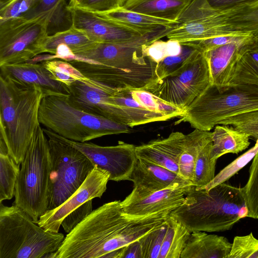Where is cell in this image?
Masks as SVG:
<instances>
[{
	"label": "cell",
	"instance_id": "obj_6",
	"mask_svg": "<svg viewBox=\"0 0 258 258\" xmlns=\"http://www.w3.org/2000/svg\"><path fill=\"white\" fill-rule=\"evenodd\" d=\"M64 237L40 227L19 207L0 204V258L49 257Z\"/></svg>",
	"mask_w": 258,
	"mask_h": 258
},
{
	"label": "cell",
	"instance_id": "obj_21",
	"mask_svg": "<svg viewBox=\"0 0 258 258\" xmlns=\"http://www.w3.org/2000/svg\"><path fill=\"white\" fill-rule=\"evenodd\" d=\"M130 181L133 182L134 187L148 191L193 185L179 174L142 159H138Z\"/></svg>",
	"mask_w": 258,
	"mask_h": 258
},
{
	"label": "cell",
	"instance_id": "obj_9",
	"mask_svg": "<svg viewBox=\"0 0 258 258\" xmlns=\"http://www.w3.org/2000/svg\"><path fill=\"white\" fill-rule=\"evenodd\" d=\"M48 138L51 162L47 210L68 200L84 183L95 166L82 152L61 136L43 128Z\"/></svg>",
	"mask_w": 258,
	"mask_h": 258
},
{
	"label": "cell",
	"instance_id": "obj_26",
	"mask_svg": "<svg viewBox=\"0 0 258 258\" xmlns=\"http://www.w3.org/2000/svg\"><path fill=\"white\" fill-rule=\"evenodd\" d=\"M132 89L116 90L111 95L112 100L124 111L129 126L170 119L166 115L145 107L132 96Z\"/></svg>",
	"mask_w": 258,
	"mask_h": 258
},
{
	"label": "cell",
	"instance_id": "obj_25",
	"mask_svg": "<svg viewBox=\"0 0 258 258\" xmlns=\"http://www.w3.org/2000/svg\"><path fill=\"white\" fill-rule=\"evenodd\" d=\"M192 0H127L126 9L176 23V20Z\"/></svg>",
	"mask_w": 258,
	"mask_h": 258
},
{
	"label": "cell",
	"instance_id": "obj_3",
	"mask_svg": "<svg viewBox=\"0 0 258 258\" xmlns=\"http://www.w3.org/2000/svg\"><path fill=\"white\" fill-rule=\"evenodd\" d=\"M248 214L243 188L223 182L209 190L192 186L170 215L191 232H212L230 230Z\"/></svg>",
	"mask_w": 258,
	"mask_h": 258
},
{
	"label": "cell",
	"instance_id": "obj_27",
	"mask_svg": "<svg viewBox=\"0 0 258 258\" xmlns=\"http://www.w3.org/2000/svg\"><path fill=\"white\" fill-rule=\"evenodd\" d=\"M249 137L233 126L219 124L212 132V160H217L227 153L237 154L249 146Z\"/></svg>",
	"mask_w": 258,
	"mask_h": 258
},
{
	"label": "cell",
	"instance_id": "obj_28",
	"mask_svg": "<svg viewBox=\"0 0 258 258\" xmlns=\"http://www.w3.org/2000/svg\"><path fill=\"white\" fill-rule=\"evenodd\" d=\"M211 141L212 132L210 131L195 129L186 135L184 148L179 161V174L192 183L198 156L202 149Z\"/></svg>",
	"mask_w": 258,
	"mask_h": 258
},
{
	"label": "cell",
	"instance_id": "obj_5",
	"mask_svg": "<svg viewBox=\"0 0 258 258\" xmlns=\"http://www.w3.org/2000/svg\"><path fill=\"white\" fill-rule=\"evenodd\" d=\"M258 110V86L210 84L183 111L177 122L210 131L232 116Z\"/></svg>",
	"mask_w": 258,
	"mask_h": 258
},
{
	"label": "cell",
	"instance_id": "obj_7",
	"mask_svg": "<svg viewBox=\"0 0 258 258\" xmlns=\"http://www.w3.org/2000/svg\"><path fill=\"white\" fill-rule=\"evenodd\" d=\"M40 123L71 140L86 142L103 136L129 133L131 127L94 115L73 105L68 97H44L39 110Z\"/></svg>",
	"mask_w": 258,
	"mask_h": 258
},
{
	"label": "cell",
	"instance_id": "obj_4",
	"mask_svg": "<svg viewBox=\"0 0 258 258\" xmlns=\"http://www.w3.org/2000/svg\"><path fill=\"white\" fill-rule=\"evenodd\" d=\"M43 92L38 87L0 75L1 138L20 164L37 128Z\"/></svg>",
	"mask_w": 258,
	"mask_h": 258
},
{
	"label": "cell",
	"instance_id": "obj_43",
	"mask_svg": "<svg viewBox=\"0 0 258 258\" xmlns=\"http://www.w3.org/2000/svg\"><path fill=\"white\" fill-rule=\"evenodd\" d=\"M196 49L182 45L181 52L177 55L168 56L157 63L156 72L159 82L181 67Z\"/></svg>",
	"mask_w": 258,
	"mask_h": 258
},
{
	"label": "cell",
	"instance_id": "obj_40",
	"mask_svg": "<svg viewBox=\"0 0 258 258\" xmlns=\"http://www.w3.org/2000/svg\"><path fill=\"white\" fill-rule=\"evenodd\" d=\"M166 229V220L159 226L140 238L143 258H159Z\"/></svg>",
	"mask_w": 258,
	"mask_h": 258
},
{
	"label": "cell",
	"instance_id": "obj_45",
	"mask_svg": "<svg viewBox=\"0 0 258 258\" xmlns=\"http://www.w3.org/2000/svg\"><path fill=\"white\" fill-rule=\"evenodd\" d=\"M126 1L127 0H81L76 8L86 11L100 14L123 7Z\"/></svg>",
	"mask_w": 258,
	"mask_h": 258
},
{
	"label": "cell",
	"instance_id": "obj_34",
	"mask_svg": "<svg viewBox=\"0 0 258 258\" xmlns=\"http://www.w3.org/2000/svg\"><path fill=\"white\" fill-rule=\"evenodd\" d=\"M212 141L201 151L196 159L192 184L196 188H201L210 183L215 177L217 160H212L211 153Z\"/></svg>",
	"mask_w": 258,
	"mask_h": 258
},
{
	"label": "cell",
	"instance_id": "obj_10",
	"mask_svg": "<svg viewBox=\"0 0 258 258\" xmlns=\"http://www.w3.org/2000/svg\"><path fill=\"white\" fill-rule=\"evenodd\" d=\"M210 84L208 60L195 49L181 67L147 91L184 111Z\"/></svg>",
	"mask_w": 258,
	"mask_h": 258
},
{
	"label": "cell",
	"instance_id": "obj_36",
	"mask_svg": "<svg viewBox=\"0 0 258 258\" xmlns=\"http://www.w3.org/2000/svg\"><path fill=\"white\" fill-rule=\"evenodd\" d=\"M34 2L35 0H0V25L23 21Z\"/></svg>",
	"mask_w": 258,
	"mask_h": 258
},
{
	"label": "cell",
	"instance_id": "obj_14",
	"mask_svg": "<svg viewBox=\"0 0 258 258\" xmlns=\"http://www.w3.org/2000/svg\"><path fill=\"white\" fill-rule=\"evenodd\" d=\"M69 88L70 94L68 99L76 107L128 126L122 108L111 97L116 90L88 78L84 81L74 82Z\"/></svg>",
	"mask_w": 258,
	"mask_h": 258
},
{
	"label": "cell",
	"instance_id": "obj_37",
	"mask_svg": "<svg viewBox=\"0 0 258 258\" xmlns=\"http://www.w3.org/2000/svg\"><path fill=\"white\" fill-rule=\"evenodd\" d=\"M257 152L258 144H255L252 148L222 169L210 183L201 188H197L209 190L219 184L225 182L253 159Z\"/></svg>",
	"mask_w": 258,
	"mask_h": 258
},
{
	"label": "cell",
	"instance_id": "obj_48",
	"mask_svg": "<svg viewBox=\"0 0 258 258\" xmlns=\"http://www.w3.org/2000/svg\"><path fill=\"white\" fill-rule=\"evenodd\" d=\"M256 1L257 0H207L212 7L219 10L250 3Z\"/></svg>",
	"mask_w": 258,
	"mask_h": 258
},
{
	"label": "cell",
	"instance_id": "obj_39",
	"mask_svg": "<svg viewBox=\"0 0 258 258\" xmlns=\"http://www.w3.org/2000/svg\"><path fill=\"white\" fill-rule=\"evenodd\" d=\"M181 49L179 42L171 39L166 41L158 39L143 45L145 54L157 63L167 56L178 55Z\"/></svg>",
	"mask_w": 258,
	"mask_h": 258
},
{
	"label": "cell",
	"instance_id": "obj_12",
	"mask_svg": "<svg viewBox=\"0 0 258 258\" xmlns=\"http://www.w3.org/2000/svg\"><path fill=\"white\" fill-rule=\"evenodd\" d=\"M176 22L166 37L180 43L245 33L236 31L226 22L220 11L212 7L207 0H192Z\"/></svg>",
	"mask_w": 258,
	"mask_h": 258
},
{
	"label": "cell",
	"instance_id": "obj_32",
	"mask_svg": "<svg viewBox=\"0 0 258 258\" xmlns=\"http://www.w3.org/2000/svg\"><path fill=\"white\" fill-rule=\"evenodd\" d=\"M95 42L82 31L72 26L69 29L48 36L43 46L44 53L54 54L57 46L63 44L76 54L86 50Z\"/></svg>",
	"mask_w": 258,
	"mask_h": 258
},
{
	"label": "cell",
	"instance_id": "obj_46",
	"mask_svg": "<svg viewBox=\"0 0 258 258\" xmlns=\"http://www.w3.org/2000/svg\"><path fill=\"white\" fill-rule=\"evenodd\" d=\"M92 200H90L68 215L61 224L65 232L67 233L71 232L92 212Z\"/></svg>",
	"mask_w": 258,
	"mask_h": 258
},
{
	"label": "cell",
	"instance_id": "obj_22",
	"mask_svg": "<svg viewBox=\"0 0 258 258\" xmlns=\"http://www.w3.org/2000/svg\"><path fill=\"white\" fill-rule=\"evenodd\" d=\"M98 14L144 35H161L165 37L176 24L134 12L124 7Z\"/></svg>",
	"mask_w": 258,
	"mask_h": 258
},
{
	"label": "cell",
	"instance_id": "obj_47",
	"mask_svg": "<svg viewBox=\"0 0 258 258\" xmlns=\"http://www.w3.org/2000/svg\"><path fill=\"white\" fill-rule=\"evenodd\" d=\"M121 258H143L142 246L140 238L123 248Z\"/></svg>",
	"mask_w": 258,
	"mask_h": 258
},
{
	"label": "cell",
	"instance_id": "obj_18",
	"mask_svg": "<svg viewBox=\"0 0 258 258\" xmlns=\"http://www.w3.org/2000/svg\"><path fill=\"white\" fill-rule=\"evenodd\" d=\"M1 75L9 76L23 83L39 87L43 96L69 97L68 86L54 78L42 62H25L0 66Z\"/></svg>",
	"mask_w": 258,
	"mask_h": 258
},
{
	"label": "cell",
	"instance_id": "obj_23",
	"mask_svg": "<svg viewBox=\"0 0 258 258\" xmlns=\"http://www.w3.org/2000/svg\"><path fill=\"white\" fill-rule=\"evenodd\" d=\"M39 18L48 20V36L69 29L73 26L72 13L67 0H35L23 21Z\"/></svg>",
	"mask_w": 258,
	"mask_h": 258
},
{
	"label": "cell",
	"instance_id": "obj_31",
	"mask_svg": "<svg viewBox=\"0 0 258 258\" xmlns=\"http://www.w3.org/2000/svg\"><path fill=\"white\" fill-rule=\"evenodd\" d=\"M230 84L258 86V40L254 38L237 61Z\"/></svg>",
	"mask_w": 258,
	"mask_h": 258
},
{
	"label": "cell",
	"instance_id": "obj_13",
	"mask_svg": "<svg viewBox=\"0 0 258 258\" xmlns=\"http://www.w3.org/2000/svg\"><path fill=\"white\" fill-rule=\"evenodd\" d=\"M62 137L85 155L94 166L108 171L109 180H130L138 159L134 145L119 142L115 146H101Z\"/></svg>",
	"mask_w": 258,
	"mask_h": 258
},
{
	"label": "cell",
	"instance_id": "obj_15",
	"mask_svg": "<svg viewBox=\"0 0 258 258\" xmlns=\"http://www.w3.org/2000/svg\"><path fill=\"white\" fill-rule=\"evenodd\" d=\"M69 8L72 13L73 26L82 31L92 40L96 42H151L164 37L161 35H144L107 19L98 14L86 11L76 7Z\"/></svg>",
	"mask_w": 258,
	"mask_h": 258
},
{
	"label": "cell",
	"instance_id": "obj_44",
	"mask_svg": "<svg viewBox=\"0 0 258 258\" xmlns=\"http://www.w3.org/2000/svg\"><path fill=\"white\" fill-rule=\"evenodd\" d=\"M252 36L248 33L221 35L208 39L188 41L180 43L190 46L199 51L205 52L228 43L244 40Z\"/></svg>",
	"mask_w": 258,
	"mask_h": 258
},
{
	"label": "cell",
	"instance_id": "obj_19",
	"mask_svg": "<svg viewBox=\"0 0 258 258\" xmlns=\"http://www.w3.org/2000/svg\"><path fill=\"white\" fill-rule=\"evenodd\" d=\"M185 138L186 135L174 132L166 138L136 146L137 156L179 174V161Z\"/></svg>",
	"mask_w": 258,
	"mask_h": 258
},
{
	"label": "cell",
	"instance_id": "obj_38",
	"mask_svg": "<svg viewBox=\"0 0 258 258\" xmlns=\"http://www.w3.org/2000/svg\"><path fill=\"white\" fill-rule=\"evenodd\" d=\"M249 169L248 181L242 188L248 210L247 217L258 219V152Z\"/></svg>",
	"mask_w": 258,
	"mask_h": 258
},
{
	"label": "cell",
	"instance_id": "obj_1",
	"mask_svg": "<svg viewBox=\"0 0 258 258\" xmlns=\"http://www.w3.org/2000/svg\"><path fill=\"white\" fill-rule=\"evenodd\" d=\"M169 215L129 219L123 215L120 201L106 203L68 233L49 257L121 258L124 247L159 226Z\"/></svg>",
	"mask_w": 258,
	"mask_h": 258
},
{
	"label": "cell",
	"instance_id": "obj_42",
	"mask_svg": "<svg viewBox=\"0 0 258 258\" xmlns=\"http://www.w3.org/2000/svg\"><path fill=\"white\" fill-rule=\"evenodd\" d=\"M227 258H258V239L251 232L235 236Z\"/></svg>",
	"mask_w": 258,
	"mask_h": 258
},
{
	"label": "cell",
	"instance_id": "obj_8",
	"mask_svg": "<svg viewBox=\"0 0 258 258\" xmlns=\"http://www.w3.org/2000/svg\"><path fill=\"white\" fill-rule=\"evenodd\" d=\"M17 179L15 205L37 223L47 210L51 162L48 140L39 125L26 152Z\"/></svg>",
	"mask_w": 258,
	"mask_h": 258
},
{
	"label": "cell",
	"instance_id": "obj_20",
	"mask_svg": "<svg viewBox=\"0 0 258 258\" xmlns=\"http://www.w3.org/2000/svg\"><path fill=\"white\" fill-rule=\"evenodd\" d=\"M253 39L251 36L244 40L228 43L203 52L209 63L211 84H230L237 61Z\"/></svg>",
	"mask_w": 258,
	"mask_h": 258
},
{
	"label": "cell",
	"instance_id": "obj_24",
	"mask_svg": "<svg viewBox=\"0 0 258 258\" xmlns=\"http://www.w3.org/2000/svg\"><path fill=\"white\" fill-rule=\"evenodd\" d=\"M231 246L224 236L193 231L180 258H227Z\"/></svg>",
	"mask_w": 258,
	"mask_h": 258
},
{
	"label": "cell",
	"instance_id": "obj_2",
	"mask_svg": "<svg viewBox=\"0 0 258 258\" xmlns=\"http://www.w3.org/2000/svg\"><path fill=\"white\" fill-rule=\"evenodd\" d=\"M149 43L95 42L75 54L81 60L69 62L86 77L114 90H147L159 82L157 63L143 50Z\"/></svg>",
	"mask_w": 258,
	"mask_h": 258
},
{
	"label": "cell",
	"instance_id": "obj_49",
	"mask_svg": "<svg viewBox=\"0 0 258 258\" xmlns=\"http://www.w3.org/2000/svg\"><path fill=\"white\" fill-rule=\"evenodd\" d=\"M81 0H69V7L70 8L76 7Z\"/></svg>",
	"mask_w": 258,
	"mask_h": 258
},
{
	"label": "cell",
	"instance_id": "obj_29",
	"mask_svg": "<svg viewBox=\"0 0 258 258\" xmlns=\"http://www.w3.org/2000/svg\"><path fill=\"white\" fill-rule=\"evenodd\" d=\"M219 11L236 31L249 33L258 40V0Z\"/></svg>",
	"mask_w": 258,
	"mask_h": 258
},
{
	"label": "cell",
	"instance_id": "obj_35",
	"mask_svg": "<svg viewBox=\"0 0 258 258\" xmlns=\"http://www.w3.org/2000/svg\"><path fill=\"white\" fill-rule=\"evenodd\" d=\"M42 63L55 80L68 87L76 81H84L87 79L69 61L53 59L43 60Z\"/></svg>",
	"mask_w": 258,
	"mask_h": 258
},
{
	"label": "cell",
	"instance_id": "obj_17",
	"mask_svg": "<svg viewBox=\"0 0 258 258\" xmlns=\"http://www.w3.org/2000/svg\"><path fill=\"white\" fill-rule=\"evenodd\" d=\"M110 175L108 171L95 166L84 183L68 200L58 207L47 210L37 222L44 230L58 233L63 219L87 201L101 198L107 188Z\"/></svg>",
	"mask_w": 258,
	"mask_h": 258
},
{
	"label": "cell",
	"instance_id": "obj_11",
	"mask_svg": "<svg viewBox=\"0 0 258 258\" xmlns=\"http://www.w3.org/2000/svg\"><path fill=\"white\" fill-rule=\"evenodd\" d=\"M47 19L0 25V66L29 61L44 53Z\"/></svg>",
	"mask_w": 258,
	"mask_h": 258
},
{
	"label": "cell",
	"instance_id": "obj_41",
	"mask_svg": "<svg viewBox=\"0 0 258 258\" xmlns=\"http://www.w3.org/2000/svg\"><path fill=\"white\" fill-rule=\"evenodd\" d=\"M221 124L231 125L249 137L258 139V110L250 111L232 116Z\"/></svg>",
	"mask_w": 258,
	"mask_h": 258
},
{
	"label": "cell",
	"instance_id": "obj_30",
	"mask_svg": "<svg viewBox=\"0 0 258 258\" xmlns=\"http://www.w3.org/2000/svg\"><path fill=\"white\" fill-rule=\"evenodd\" d=\"M166 222L167 229L159 258H180L191 232L170 215Z\"/></svg>",
	"mask_w": 258,
	"mask_h": 258
},
{
	"label": "cell",
	"instance_id": "obj_16",
	"mask_svg": "<svg viewBox=\"0 0 258 258\" xmlns=\"http://www.w3.org/2000/svg\"><path fill=\"white\" fill-rule=\"evenodd\" d=\"M189 186H174L156 191L135 187L122 201L123 215L129 219H141L163 213H170L180 206Z\"/></svg>",
	"mask_w": 258,
	"mask_h": 258
},
{
	"label": "cell",
	"instance_id": "obj_33",
	"mask_svg": "<svg viewBox=\"0 0 258 258\" xmlns=\"http://www.w3.org/2000/svg\"><path fill=\"white\" fill-rule=\"evenodd\" d=\"M9 154L5 143H0V203L12 199L15 196V185L20 170Z\"/></svg>",
	"mask_w": 258,
	"mask_h": 258
}]
</instances>
